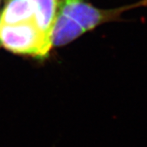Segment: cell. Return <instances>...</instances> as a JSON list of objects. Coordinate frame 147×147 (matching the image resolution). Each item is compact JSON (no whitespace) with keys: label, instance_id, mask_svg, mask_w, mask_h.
Instances as JSON below:
<instances>
[{"label":"cell","instance_id":"obj_1","mask_svg":"<svg viewBox=\"0 0 147 147\" xmlns=\"http://www.w3.org/2000/svg\"><path fill=\"white\" fill-rule=\"evenodd\" d=\"M0 47L16 54L40 59L47 57L53 46L50 37L34 21H30L15 25L0 24Z\"/></svg>","mask_w":147,"mask_h":147},{"label":"cell","instance_id":"obj_2","mask_svg":"<svg viewBox=\"0 0 147 147\" xmlns=\"http://www.w3.org/2000/svg\"><path fill=\"white\" fill-rule=\"evenodd\" d=\"M145 7H147V0H140L112 9L97 8L81 0H61L57 4L58 10L77 22L85 32L92 30L105 23L123 21V13Z\"/></svg>","mask_w":147,"mask_h":147},{"label":"cell","instance_id":"obj_3","mask_svg":"<svg viewBox=\"0 0 147 147\" xmlns=\"http://www.w3.org/2000/svg\"><path fill=\"white\" fill-rule=\"evenodd\" d=\"M84 33V29L77 22L65 15L57 8L50 32L52 46L58 47L68 44Z\"/></svg>","mask_w":147,"mask_h":147},{"label":"cell","instance_id":"obj_4","mask_svg":"<svg viewBox=\"0 0 147 147\" xmlns=\"http://www.w3.org/2000/svg\"><path fill=\"white\" fill-rule=\"evenodd\" d=\"M30 21H34L30 0H6L0 24L15 25Z\"/></svg>","mask_w":147,"mask_h":147},{"label":"cell","instance_id":"obj_5","mask_svg":"<svg viewBox=\"0 0 147 147\" xmlns=\"http://www.w3.org/2000/svg\"><path fill=\"white\" fill-rule=\"evenodd\" d=\"M34 11V20L38 27L50 37L54 19L57 12V0H30Z\"/></svg>","mask_w":147,"mask_h":147},{"label":"cell","instance_id":"obj_6","mask_svg":"<svg viewBox=\"0 0 147 147\" xmlns=\"http://www.w3.org/2000/svg\"><path fill=\"white\" fill-rule=\"evenodd\" d=\"M0 21H1V15H0Z\"/></svg>","mask_w":147,"mask_h":147}]
</instances>
